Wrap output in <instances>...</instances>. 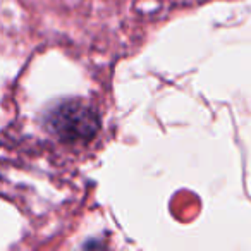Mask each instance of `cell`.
Returning a JSON list of instances; mask_svg holds the SVG:
<instances>
[{
  "instance_id": "cell-1",
  "label": "cell",
  "mask_w": 251,
  "mask_h": 251,
  "mask_svg": "<svg viewBox=\"0 0 251 251\" xmlns=\"http://www.w3.org/2000/svg\"><path fill=\"white\" fill-rule=\"evenodd\" d=\"M100 119L91 105L69 100L49 115V129L62 141H88L97 134Z\"/></svg>"
}]
</instances>
